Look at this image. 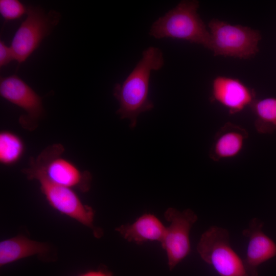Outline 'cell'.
I'll return each mask as SVG.
<instances>
[{"label":"cell","mask_w":276,"mask_h":276,"mask_svg":"<svg viewBox=\"0 0 276 276\" xmlns=\"http://www.w3.org/2000/svg\"><path fill=\"white\" fill-rule=\"evenodd\" d=\"M163 52L156 47L145 50L141 59L122 83H116L113 95L119 103L116 113L121 119H128L134 128L139 114L151 110L154 104L148 98L151 73L164 65Z\"/></svg>","instance_id":"cell-1"},{"label":"cell","mask_w":276,"mask_h":276,"mask_svg":"<svg viewBox=\"0 0 276 276\" xmlns=\"http://www.w3.org/2000/svg\"><path fill=\"white\" fill-rule=\"evenodd\" d=\"M64 146L59 143L47 147L35 158L30 159L29 167L22 170L30 180L41 177L50 182L82 192L91 187L92 176L81 171L74 163L62 157Z\"/></svg>","instance_id":"cell-2"},{"label":"cell","mask_w":276,"mask_h":276,"mask_svg":"<svg viewBox=\"0 0 276 276\" xmlns=\"http://www.w3.org/2000/svg\"><path fill=\"white\" fill-rule=\"evenodd\" d=\"M199 6L198 1H181L152 24L149 35L156 39H182L210 49L211 35L197 13Z\"/></svg>","instance_id":"cell-3"},{"label":"cell","mask_w":276,"mask_h":276,"mask_svg":"<svg viewBox=\"0 0 276 276\" xmlns=\"http://www.w3.org/2000/svg\"><path fill=\"white\" fill-rule=\"evenodd\" d=\"M197 250L219 276H248L243 260L231 246L229 233L225 228L209 227L201 235Z\"/></svg>","instance_id":"cell-4"},{"label":"cell","mask_w":276,"mask_h":276,"mask_svg":"<svg viewBox=\"0 0 276 276\" xmlns=\"http://www.w3.org/2000/svg\"><path fill=\"white\" fill-rule=\"evenodd\" d=\"M211 46L215 56L248 59L259 51V31L241 25H233L217 19L208 25Z\"/></svg>","instance_id":"cell-5"},{"label":"cell","mask_w":276,"mask_h":276,"mask_svg":"<svg viewBox=\"0 0 276 276\" xmlns=\"http://www.w3.org/2000/svg\"><path fill=\"white\" fill-rule=\"evenodd\" d=\"M27 17L16 31L10 47L14 60L25 62L39 47L43 39L49 35L61 18L55 10L48 13L38 6H29Z\"/></svg>","instance_id":"cell-6"},{"label":"cell","mask_w":276,"mask_h":276,"mask_svg":"<svg viewBox=\"0 0 276 276\" xmlns=\"http://www.w3.org/2000/svg\"><path fill=\"white\" fill-rule=\"evenodd\" d=\"M164 216L170 224L161 244L167 254L169 268L172 270L191 252L190 233L198 217L190 209L180 211L173 208H168Z\"/></svg>","instance_id":"cell-7"},{"label":"cell","mask_w":276,"mask_h":276,"mask_svg":"<svg viewBox=\"0 0 276 276\" xmlns=\"http://www.w3.org/2000/svg\"><path fill=\"white\" fill-rule=\"evenodd\" d=\"M34 180L39 182L40 191L51 207L90 228L96 237H101V229L94 225V210L82 203L74 190L53 183L41 177Z\"/></svg>","instance_id":"cell-8"},{"label":"cell","mask_w":276,"mask_h":276,"mask_svg":"<svg viewBox=\"0 0 276 276\" xmlns=\"http://www.w3.org/2000/svg\"><path fill=\"white\" fill-rule=\"evenodd\" d=\"M0 95L26 112L19 118V123L24 128L30 130L36 128L44 110L42 98L27 83L16 75L1 77Z\"/></svg>","instance_id":"cell-9"},{"label":"cell","mask_w":276,"mask_h":276,"mask_svg":"<svg viewBox=\"0 0 276 276\" xmlns=\"http://www.w3.org/2000/svg\"><path fill=\"white\" fill-rule=\"evenodd\" d=\"M263 222L257 218L252 219L248 226L242 232L248 243L243 260L248 276H258V267L276 256V244L262 231Z\"/></svg>","instance_id":"cell-10"},{"label":"cell","mask_w":276,"mask_h":276,"mask_svg":"<svg viewBox=\"0 0 276 276\" xmlns=\"http://www.w3.org/2000/svg\"><path fill=\"white\" fill-rule=\"evenodd\" d=\"M213 100L219 103L232 114L241 111L255 101V94L238 79L217 76L213 81Z\"/></svg>","instance_id":"cell-11"},{"label":"cell","mask_w":276,"mask_h":276,"mask_svg":"<svg viewBox=\"0 0 276 276\" xmlns=\"http://www.w3.org/2000/svg\"><path fill=\"white\" fill-rule=\"evenodd\" d=\"M166 228L155 215L145 214L133 223L121 225L116 230L127 241L141 245L149 241L161 243Z\"/></svg>","instance_id":"cell-12"},{"label":"cell","mask_w":276,"mask_h":276,"mask_svg":"<svg viewBox=\"0 0 276 276\" xmlns=\"http://www.w3.org/2000/svg\"><path fill=\"white\" fill-rule=\"evenodd\" d=\"M248 137L241 127L228 122L218 131L210 150V156L215 161L233 158L242 151Z\"/></svg>","instance_id":"cell-13"},{"label":"cell","mask_w":276,"mask_h":276,"mask_svg":"<svg viewBox=\"0 0 276 276\" xmlns=\"http://www.w3.org/2000/svg\"><path fill=\"white\" fill-rule=\"evenodd\" d=\"M49 250L45 243L17 236L0 242V266L17 261L35 255L41 257Z\"/></svg>","instance_id":"cell-14"},{"label":"cell","mask_w":276,"mask_h":276,"mask_svg":"<svg viewBox=\"0 0 276 276\" xmlns=\"http://www.w3.org/2000/svg\"><path fill=\"white\" fill-rule=\"evenodd\" d=\"M256 116L255 127L262 133L276 130V98L255 100L250 106Z\"/></svg>","instance_id":"cell-15"},{"label":"cell","mask_w":276,"mask_h":276,"mask_svg":"<svg viewBox=\"0 0 276 276\" xmlns=\"http://www.w3.org/2000/svg\"><path fill=\"white\" fill-rule=\"evenodd\" d=\"M25 145L16 134L8 130L0 133V163L11 166L17 163L22 156Z\"/></svg>","instance_id":"cell-16"},{"label":"cell","mask_w":276,"mask_h":276,"mask_svg":"<svg viewBox=\"0 0 276 276\" xmlns=\"http://www.w3.org/2000/svg\"><path fill=\"white\" fill-rule=\"evenodd\" d=\"M28 7L18 0H1L0 13L6 20H14L27 14Z\"/></svg>","instance_id":"cell-17"},{"label":"cell","mask_w":276,"mask_h":276,"mask_svg":"<svg viewBox=\"0 0 276 276\" xmlns=\"http://www.w3.org/2000/svg\"><path fill=\"white\" fill-rule=\"evenodd\" d=\"M13 60H14V57L10 46H8L3 41L1 40L0 66L2 67L7 65Z\"/></svg>","instance_id":"cell-18"},{"label":"cell","mask_w":276,"mask_h":276,"mask_svg":"<svg viewBox=\"0 0 276 276\" xmlns=\"http://www.w3.org/2000/svg\"><path fill=\"white\" fill-rule=\"evenodd\" d=\"M78 276H113V273L105 267H101L97 270H89Z\"/></svg>","instance_id":"cell-19"}]
</instances>
